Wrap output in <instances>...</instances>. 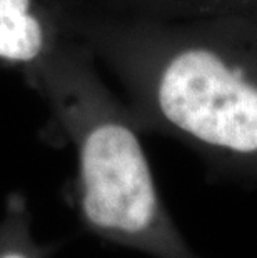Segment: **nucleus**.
<instances>
[{
    "label": "nucleus",
    "instance_id": "7ed1b4c3",
    "mask_svg": "<svg viewBox=\"0 0 257 258\" xmlns=\"http://www.w3.org/2000/svg\"><path fill=\"white\" fill-rule=\"evenodd\" d=\"M70 35L64 0H0V67L27 77Z\"/></svg>",
    "mask_w": 257,
    "mask_h": 258
},
{
    "label": "nucleus",
    "instance_id": "20e7f679",
    "mask_svg": "<svg viewBox=\"0 0 257 258\" xmlns=\"http://www.w3.org/2000/svg\"><path fill=\"white\" fill-rule=\"evenodd\" d=\"M94 12L137 19L245 17L257 20V0H65Z\"/></svg>",
    "mask_w": 257,
    "mask_h": 258
},
{
    "label": "nucleus",
    "instance_id": "39448f33",
    "mask_svg": "<svg viewBox=\"0 0 257 258\" xmlns=\"http://www.w3.org/2000/svg\"><path fill=\"white\" fill-rule=\"evenodd\" d=\"M56 245L40 243L32 233L29 202L19 191L9 194L0 218V258H52Z\"/></svg>",
    "mask_w": 257,
    "mask_h": 258
},
{
    "label": "nucleus",
    "instance_id": "f03ea898",
    "mask_svg": "<svg viewBox=\"0 0 257 258\" xmlns=\"http://www.w3.org/2000/svg\"><path fill=\"white\" fill-rule=\"evenodd\" d=\"M77 158L75 202L87 232L152 258H202L159 191L142 132L74 35L25 77Z\"/></svg>",
    "mask_w": 257,
    "mask_h": 258
},
{
    "label": "nucleus",
    "instance_id": "f257e3e1",
    "mask_svg": "<svg viewBox=\"0 0 257 258\" xmlns=\"http://www.w3.org/2000/svg\"><path fill=\"white\" fill-rule=\"evenodd\" d=\"M65 20L119 80L142 135L180 142L209 182L257 186V20L120 17L69 2Z\"/></svg>",
    "mask_w": 257,
    "mask_h": 258
}]
</instances>
